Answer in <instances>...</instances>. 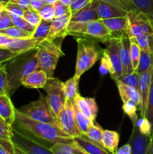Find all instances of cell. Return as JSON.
<instances>
[{"mask_svg": "<svg viewBox=\"0 0 153 154\" xmlns=\"http://www.w3.org/2000/svg\"><path fill=\"white\" fill-rule=\"evenodd\" d=\"M14 125L21 130L26 131L37 138L55 144V143H70L74 138L64 133L58 124L38 121L28 117L16 109V116Z\"/></svg>", "mask_w": 153, "mask_h": 154, "instance_id": "obj_1", "label": "cell"}, {"mask_svg": "<svg viewBox=\"0 0 153 154\" xmlns=\"http://www.w3.org/2000/svg\"><path fill=\"white\" fill-rule=\"evenodd\" d=\"M38 68L37 52L33 49L28 52L18 54L6 63L9 96H11L16 90L22 86L24 78L37 70Z\"/></svg>", "mask_w": 153, "mask_h": 154, "instance_id": "obj_2", "label": "cell"}, {"mask_svg": "<svg viewBox=\"0 0 153 154\" xmlns=\"http://www.w3.org/2000/svg\"><path fill=\"white\" fill-rule=\"evenodd\" d=\"M56 40V38L44 39L35 48L38 61V69L44 71L48 78L53 77L58 60L64 56L62 50V40L59 42Z\"/></svg>", "mask_w": 153, "mask_h": 154, "instance_id": "obj_3", "label": "cell"}, {"mask_svg": "<svg viewBox=\"0 0 153 154\" xmlns=\"http://www.w3.org/2000/svg\"><path fill=\"white\" fill-rule=\"evenodd\" d=\"M77 55H76L75 73L74 76L80 78L81 75L91 69L100 59L104 50L100 49L91 39L77 38Z\"/></svg>", "mask_w": 153, "mask_h": 154, "instance_id": "obj_4", "label": "cell"}, {"mask_svg": "<svg viewBox=\"0 0 153 154\" xmlns=\"http://www.w3.org/2000/svg\"><path fill=\"white\" fill-rule=\"evenodd\" d=\"M67 32L70 35H86L93 38L100 39L102 42L111 35L110 30L100 19L88 23L70 21L68 26Z\"/></svg>", "mask_w": 153, "mask_h": 154, "instance_id": "obj_5", "label": "cell"}, {"mask_svg": "<svg viewBox=\"0 0 153 154\" xmlns=\"http://www.w3.org/2000/svg\"><path fill=\"white\" fill-rule=\"evenodd\" d=\"M43 89L46 93V102L54 115L57 117L67 101L64 91V82L54 77L48 78Z\"/></svg>", "mask_w": 153, "mask_h": 154, "instance_id": "obj_6", "label": "cell"}, {"mask_svg": "<svg viewBox=\"0 0 153 154\" xmlns=\"http://www.w3.org/2000/svg\"><path fill=\"white\" fill-rule=\"evenodd\" d=\"M19 110L34 120L58 124L56 117L51 111L46 97H44L43 96H40L38 99L30 102Z\"/></svg>", "mask_w": 153, "mask_h": 154, "instance_id": "obj_7", "label": "cell"}, {"mask_svg": "<svg viewBox=\"0 0 153 154\" xmlns=\"http://www.w3.org/2000/svg\"><path fill=\"white\" fill-rule=\"evenodd\" d=\"M127 17L128 22L124 33L128 37H136L142 34H153V24L145 14L135 9L128 12Z\"/></svg>", "mask_w": 153, "mask_h": 154, "instance_id": "obj_8", "label": "cell"}, {"mask_svg": "<svg viewBox=\"0 0 153 154\" xmlns=\"http://www.w3.org/2000/svg\"><path fill=\"white\" fill-rule=\"evenodd\" d=\"M12 138L14 144L28 154H55L51 150L50 147L48 148L40 143L34 141L18 128L12 126Z\"/></svg>", "mask_w": 153, "mask_h": 154, "instance_id": "obj_9", "label": "cell"}, {"mask_svg": "<svg viewBox=\"0 0 153 154\" xmlns=\"http://www.w3.org/2000/svg\"><path fill=\"white\" fill-rule=\"evenodd\" d=\"M56 119L58 126L70 137L74 138L82 135L75 120L72 101L67 99L65 105L58 114Z\"/></svg>", "mask_w": 153, "mask_h": 154, "instance_id": "obj_10", "label": "cell"}, {"mask_svg": "<svg viewBox=\"0 0 153 154\" xmlns=\"http://www.w3.org/2000/svg\"><path fill=\"white\" fill-rule=\"evenodd\" d=\"M104 41L107 42V47L105 48L104 51L109 60V74L112 79L115 81H118L123 76L122 66L118 51V38L116 36L110 35Z\"/></svg>", "mask_w": 153, "mask_h": 154, "instance_id": "obj_11", "label": "cell"}, {"mask_svg": "<svg viewBox=\"0 0 153 154\" xmlns=\"http://www.w3.org/2000/svg\"><path fill=\"white\" fill-rule=\"evenodd\" d=\"M153 71V65L146 72L140 74L138 78V90L140 96V111L141 117H145L146 112L147 103H148V93H149L150 84H151L152 75Z\"/></svg>", "mask_w": 153, "mask_h": 154, "instance_id": "obj_12", "label": "cell"}, {"mask_svg": "<svg viewBox=\"0 0 153 154\" xmlns=\"http://www.w3.org/2000/svg\"><path fill=\"white\" fill-rule=\"evenodd\" d=\"M151 135H144L140 132L136 124L133 125V130L130 135L128 144L130 145V154H147Z\"/></svg>", "mask_w": 153, "mask_h": 154, "instance_id": "obj_13", "label": "cell"}, {"mask_svg": "<svg viewBox=\"0 0 153 154\" xmlns=\"http://www.w3.org/2000/svg\"><path fill=\"white\" fill-rule=\"evenodd\" d=\"M118 38V51L123 69V75L134 72L130 57V41L125 33L116 36Z\"/></svg>", "mask_w": 153, "mask_h": 154, "instance_id": "obj_14", "label": "cell"}, {"mask_svg": "<svg viewBox=\"0 0 153 154\" xmlns=\"http://www.w3.org/2000/svg\"><path fill=\"white\" fill-rule=\"evenodd\" d=\"M44 39L36 38H13L9 42L5 48L16 54L28 52L33 49Z\"/></svg>", "mask_w": 153, "mask_h": 154, "instance_id": "obj_15", "label": "cell"}, {"mask_svg": "<svg viewBox=\"0 0 153 154\" xmlns=\"http://www.w3.org/2000/svg\"><path fill=\"white\" fill-rule=\"evenodd\" d=\"M71 13H69L64 16L55 17L50 23L49 34L46 38H64L66 35H68L67 28L70 23Z\"/></svg>", "mask_w": 153, "mask_h": 154, "instance_id": "obj_16", "label": "cell"}, {"mask_svg": "<svg viewBox=\"0 0 153 154\" xmlns=\"http://www.w3.org/2000/svg\"><path fill=\"white\" fill-rule=\"evenodd\" d=\"M74 101L76 102L81 111L93 121H95L98 108L94 98H86L81 96L79 93L76 95Z\"/></svg>", "mask_w": 153, "mask_h": 154, "instance_id": "obj_17", "label": "cell"}, {"mask_svg": "<svg viewBox=\"0 0 153 154\" xmlns=\"http://www.w3.org/2000/svg\"><path fill=\"white\" fill-rule=\"evenodd\" d=\"M15 116L16 108L12 103L10 96L8 93L0 94V117L12 126L14 123Z\"/></svg>", "mask_w": 153, "mask_h": 154, "instance_id": "obj_18", "label": "cell"}, {"mask_svg": "<svg viewBox=\"0 0 153 154\" xmlns=\"http://www.w3.org/2000/svg\"><path fill=\"white\" fill-rule=\"evenodd\" d=\"M96 13L100 20L109 19L117 17L126 16L128 13L118 10L110 4L104 2L100 0H93Z\"/></svg>", "mask_w": 153, "mask_h": 154, "instance_id": "obj_19", "label": "cell"}, {"mask_svg": "<svg viewBox=\"0 0 153 154\" xmlns=\"http://www.w3.org/2000/svg\"><path fill=\"white\" fill-rule=\"evenodd\" d=\"M98 19V16L94 8V2L92 0L86 6L72 14L70 21L76 23H88Z\"/></svg>", "mask_w": 153, "mask_h": 154, "instance_id": "obj_20", "label": "cell"}, {"mask_svg": "<svg viewBox=\"0 0 153 154\" xmlns=\"http://www.w3.org/2000/svg\"><path fill=\"white\" fill-rule=\"evenodd\" d=\"M47 78V75L44 71L37 69L24 78L22 81V86L30 89L44 88Z\"/></svg>", "mask_w": 153, "mask_h": 154, "instance_id": "obj_21", "label": "cell"}, {"mask_svg": "<svg viewBox=\"0 0 153 154\" xmlns=\"http://www.w3.org/2000/svg\"><path fill=\"white\" fill-rule=\"evenodd\" d=\"M74 141L88 154H112L106 148L93 142L84 135L74 138Z\"/></svg>", "mask_w": 153, "mask_h": 154, "instance_id": "obj_22", "label": "cell"}, {"mask_svg": "<svg viewBox=\"0 0 153 154\" xmlns=\"http://www.w3.org/2000/svg\"><path fill=\"white\" fill-rule=\"evenodd\" d=\"M115 82L116 84L120 98H121L123 103L128 100H132L136 102L140 106V96L138 89L127 85V84H124L120 81H116Z\"/></svg>", "mask_w": 153, "mask_h": 154, "instance_id": "obj_23", "label": "cell"}, {"mask_svg": "<svg viewBox=\"0 0 153 154\" xmlns=\"http://www.w3.org/2000/svg\"><path fill=\"white\" fill-rule=\"evenodd\" d=\"M102 21L106 25V26L110 30L111 35L118 36L124 33L128 20L126 15V16L104 19L102 20Z\"/></svg>", "mask_w": 153, "mask_h": 154, "instance_id": "obj_24", "label": "cell"}, {"mask_svg": "<svg viewBox=\"0 0 153 154\" xmlns=\"http://www.w3.org/2000/svg\"><path fill=\"white\" fill-rule=\"evenodd\" d=\"M50 149L55 154H88L74 141L70 143H55Z\"/></svg>", "mask_w": 153, "mask_h": 154, "instance_id": "obj_25", "label": "cell"}, {"mask_svg": "<svg viewBox=\"0 0 153 154\" xmlns=\"http://www.w3.org/2000/svg\"><path fill=\"white\" fill-rule=\"evenodd\" d=\"M119 143V135L117 132L104 129L102 135V144L112 154L115 153Z\"/></svg>", "mask_w": 153, "mask_h": 154, "instance_id": "obj_26", "label": "cell"}, {"mask_svg": "<svg viewBox=\"0 0 153 154\" xmlns=\"http://www.w3.org/2000/svg\"><path fill=\"white\" fill-rule=\"evenodd\" d=\"M72 104H73V108H74V112L75 116V120H76V125L80 131L82 135H85L86 132L88 131V128L94 123V121L92 120L88 117H87L82 111L80 110L78 108L77 105L74 101H72Z\"/></svg>", "mask_w": 153, "mask_h": 154, "instance_id": "obj_27", "label": "cell"}, {"mask_svg": "<svg viewBox=\"0 0 153 154\" xmlns=\"http://www.w3.org/2000/svg\"><path fill=\"white\" fill-rule=\"evenodd\" d=\"M79 78L73 76L64 82V91L66 99L68 100L73 101L76 95L78 93V86H79Z\"/></svg>", "mask_w": 153, "mask_h": 154, "instance_id": "obj_28", "label": "cell"}, {"mask_svg": "<svg viewBox=\"0 0 153 154\" xmlns=\"http://www.w3.org/2000/svg\"><path fill=\"white\" fill-rule=\"evenodd\" d=\"M135 8L145 14L153 24V0H131Z\"/></svg>", "mask_w": 153, "mask_h": 154, "instance_id": "obj_29", "label": "cell"}, {"mask_svg": "<svg viewBox=\"0 0 153 154\" xmlns=\"http://www.w3.org/2000/svg\"><path fill=\"white\" fill-rule=\"evenodd\" d=\"M129 41H130V57L132 68L134 71H136L137 69L138 63H139L140 57L141 49L136 42V38L130 37Z\"/></svg>", "mask_w": 153, "mask_h": 154, "instance_id": "obj_30", "label": "cell"}, {"mask_svg": "<svg viewBox=\"0 0 153 154\" xmlns=\"http://www.w3.org/2000/svg\"><path fill=\"white\" fill-rule=\"evenodd\" d=\"M103 132L104 129L98 124L95 123V122H94V123L88 128V131H87L86 133L84 135L86 136L88 139L91 140L93 142L96 143L98 145L103 146V144H102V135H103Z\"/></svg>", "mask_w": 153, "mask_h": 154, "instance_id": "obj_31", "label": "cell"}, {"mask_svg": "<svg viewBox=\"0 0 153 154\" xmlns=\"http://www.w3.org/2000/svg\"><path fill=\"white\" fill-rule=\"evenodd\" d=\"M152 65L153 54H149V53L146 52V51L141 50L140 57L139 63H138V66L136 72L140 75V74L148 70Z\"/></svg>", "mask_w": 153, "mask_h": 154, "instance_id": "obj_32", "label": "cell"}, {"mask_svg": "<svg viewBox=\"0 0 153 154\" xmlns=\"http://www.w3.org/2000/svg\"><path fill=\"white\" fill-rule=\"evenodd\" d=\"M0 34L14 38H31L32 33L21 29L16 26H12L7 29L0 30Z\"/></svg>", "mask_w": 153, "mask_h": 154, "instance_id": "obj_33", "label": "cell"}, {"mask_svg": "<svg viewBox=\"0 0 153 154\" xmlns=\"http://www.w3.org/2000/svg\"><path fill=\"white\" fill-rule=\"evenodd\" d=\"M135 38L142 51L153 54V34H142Z\"/></svg>", "mask_w": 153, "mask_h": 154, "instance_id": "obj_34", "label": "cell"}, {"mask_svg": "<svg viewBox=\"0 0 153 154\" xmlns=\"http://www.w3.org/2000/svg\"><path fill=\"white\" fill-rule=\"evenodd\" d=\"M138 107H139V105L132 100H128L123 103V111L124 112V114L128 116L133 124L136 123V122L138 120L137 114H136Z\"/></svg>", "mask_w": 153, "mask_h": 154, "instance_id": "obj_35", "label": "cell"}, {"mask_svg": "<svg viewBox=\"0 0 153 154\" xmlns=\"http://www.w3.org/2000/svg\"><path fill=\"white\" fill-rule=\"evenodd\" d=\"M100 1L110 4L111 5L114 6L118 10L126 12V13L136 9L131 0H100Z\"/></svg>", "mask_w": 153, "mask_h": 154, "instance_id": "obj_36", "label": "cell"}, {"mask_svg": "<svg viewBox=\"0 0 153 154\" xmlns=\"http://www.w3.org/2000/svg\"><path fill=\"white\" fill-rule=\"evenodd\" d=\"M50 21L42 20L38 26H36L35 29L32 34L31 38H36L46 39L49 34L50 27Z\"/></svg>", "mask_w": 153, "mask_h": 154, "instance_id": "obj_37", "label": "cell"}, {"mask_svg": "<svg viewBox=\"0 0 153 154\" xmlns=\"http://www.w3.org/2000/svg\"><path fill=\"white\" fill-rule=\"evenodd\" d=\"M10 14V17H11L12 22H13L14 25L17 26L18 28L31 33H32L34 30L35 29L36 27L32 25L31 23H29L26 20L24 19L23 17L16 16V15L11 14Z\"/></svg>", "mask_w": 153, "mask_h": 154, "instance_id": "obj_38", "label": "cell"}, {"mask_svg": "<svg viewBox=\"0 0 153 154\" xmlns=\"http://www.w3.org/2000/svg\"><path fill=\"white\" fill-rule=\"evenodd\" d=\"M22 17L29 23H31L32 25L35 27L38 26L42 21V19L40 17V14H39L38 11L34 10L32 8H29L24 11V14Z\"/></svg>", "mask_w": 153, "mask_h": 154, "instance_id": "obj_39", "label": "cell"}, {"mask_svg": "<svg viewBox=\"0 0 153 154\" xmlns=\"http://www.w3.org/2000/svg\"><path fill=\"white\" fill-rule=\"evenodd\" d=\"M145 118H146L150 122L152 126L153 131V71L152 75L151 84H150L149 93H148V103H147V108Z\"/></svg>", "mask_w": 153, "mask_h": 154, "instance_id": "obj_40", "label": "cell"}, {"mask_svg": "<svg viewBox=\"0 0 153 154\" xmlns=\"http://www.w3.org/2000/svg\"><path fill=\"white\" fill-rule=\"evenodd\" d=\"M9 94L8 80L6 64L0 67V94Z\"/></svg>", "mask_w": 153, "mask_h": 154, "instance_id": "obj_41", "label": "cell"}, {"mask_svg": "<svg viewBox=\"0 0 153 154\" xmlns=\"http://www.w3.org/2000/svg\"><path fill=\"white\" fill-rule=\"evenodd\" d=\"M138 78H139V74L136 71H134V72H130V73L124 75L122 77L121 79L118 80V81H122V82L127 84V85H129L130 87H133L134 88L137 89Z\"/></svg>", "mask_w": 153, "mask_h": 154, "instance_id": "obj_42", "label": "cell"}, {"mask_svg": "<svg viewBox=\"0 0 153 154\" xmlns=\"http://www.w3.org/2000/svg\"><path fill=\"white\" fill-rule=\"evenodd\" d=\"M42 20L51 21L55 18V11L54 6L52 5H45L38 11Z\"/></svg>", "mask_w": 153, "mask_h": 154, "instance_id": "obj_43", "label": "cell"}, {"mask_svg": "<svg viewBox=\"0 0 153 154\" xmlns=\"http://www.w3.org/2000/svg\"><path fill=\"white\" fill-rule=\"evenodd\" d=\"M0 154H15V146L11 139L0 138Z\"/></svg>", "mask_w": 153, "mask_h": 154, "instance_id": "obj_44", "label": "cell"}, {"mask_svg": "<svg viewBox=\"0 0 153 154\" xmlns=\"http://www.w3.org/2000/svg\"><path fill=\"white\" fill-rule=\"evenodd\" d=\"M134 124H136L138 126L140 131L142 134L147 135H152V126L150 122L146 118L141 117L140 120L138 119L137 121Z\"/></svg>", "mask_w": 153, "mask_h": 154, "instance_id": "obj_45", "label": "cell"}, {"mask_svg": "<svg viewBox=\"0 0 153 154\" xmlns=\"http://www.w3.org/2000/svg\"><path fill=\"white\" fill-rule=\"evenodd\" d=\"M12 126H9L1 117H0V138L3 139H11Z\"/></svg>", "mask_w": 153, "mask_h": 154, "instance_id": "obj_46", "label": "cell"}, {"mask_svg": "<svg viewBox=\"0 0 153 154\" xmlns=\"http://www.w3.org/2000/svg\"><path fill=\"white\" fill-rule=\"evenodd\" d=\"M14 25L10 13L5 9L0 12V30L4 29Z\"/></svg>", "mask_w": 153, "mask_h": 154, "instance_id": "obj_47", "label": "cell"}, {"mask_svg": "<svg viewBox=\"0 0 153 154\" xmlns=\"http://www.w3.org/2000/svg\"><path fill=\"white\" fill-rule=\"evenodd\" d=\"M18 54L12 52L6 48L0 47V67L3 65L6 64L8 61L14 58Z\"/></svg>", "mask_w": 153, "mask_h": 154, "instance_id": "obj_48", "label": "cell"}, {"mask_svg": "<svg viewBox=\"0 0 153 154\" xmlns=\"http://www.w3.org/2000/svg\"><path fill=\"white\" fill-rule=\"evenodd\" d=\"M53 6L54 11H55V17H58L64 16V15L68 14L71 13L70 6L62 4L58 0L53 5Z\"/></svg>", "mask_w": 153, "mask_h": 154, "instance_id": "obj_49", "label": "cell"}, {"mask_svg": "<svg viewBox=\"0 0 153 154\" xmlns=\"http://www.w3.org/2000/svg\"><path fill=\"white\" fill-rule=\"evenodd\" d=\"M4 9L9 12L10 14L16 16H23L24 9L18 6L17 5L12 4V3H4Z\"/></svg>", "mask_w": 153, "mask_h": 154, "instance_id": "obj_50", "label": "cell"}, {"mask_svg": "<svg viewBox=\"0 0 153 154\" xmlns=\"http://www.w3.org/2000/svg\"><path fill=\"white\" fill-rule=\"evenodd\" d=\"M99 71L100 73L102 75H106V73H109L110 71V64L109 60H108V57L106 56V53H105L104 50L103 53H102L101 58H100V66L99 67Z\"/></svg>", "mask_w": 153, "mask_h": 154, "instance_id": "obj_51", "label": "cell"}, {"mask_svg": "<svg viewBox=\"0 0 153 154\" xmlns=\"http://www.w3.org/2000/svg\"><path fill=\"white\" fill-rule=\"evenodd\" d=\"M92 1V0H73L70 5L71 14L80 10L81 8L89 4Z\"/></svg>", "mask_w": 153, "mask_h": 154, "instance_id": "obj_52", "label": "cell"}, {"mask_svg": "<svg viewBox=\"0 0 153 154\" xmlns=\"http://www.w3.org/2000/svg\"><path fill=\"white\" fill-rule=\"evenodd\" d=\"M7 3L17 5L24 10H26V9L31 8L30 7V0H8Z\"/></svg>", "mask_w": 153, "mask_h": 154, "instance_id": "obj_53", "label": "cell"}, {"mask_svg": "<svg viewBox=\"0 0 153 154\" xmlns=\"http://www.w3.org/2000/svg\"><path fill=\"white\" fill-rule=\"evenodd\" d=\"M45 5L44 0H30V7L37 11H39Z\"/></svg>", "mask_w": 153, "mask_h": 154, "instance_id": "obj_54", "label": "cell"}, {"mask_svg": "<svg viewBox=\"0 0 153 154\" xmlns=\"http://www.w3.org/2000/svg\"><path fill=\"white\" fill-rule=\"evenodd\" d=\"M131 153V148H130V145L128 143V144H124L123 146H122L121 147H119L118 149H117L116 151L115 152L114 154H130Z\"/></svg>", "mask_w": 153, "mask_h": 154, "instance_id": "obj_55", "label": "cell"}, {"mask_svg": "<svg viewBox=\"0 0 153 154\" xmlns=\"http://www.w3.org/2000/svg\"><path fill=\"white\" fill-rule=\"evenodd\" d=\"M147 154H153V131L151 135V139H150L149 144H148Z\"/></svg>", "mask_w": 153, "mask_h": 154, "instance_id": "obj_56", "label": "cell"}, {"mask_svg": "<svg viewBox=\"0 0 153 154\" xmlns=\"http://www.w3.org/2000/svg\"><path fill=\"white\" fill-rule=\"evenodd\" d=\"M15 154H28V153H26L25 151L21 150L20 148H19V147H16V146H15Z\"/></svg>", "mask_w": 153, "mask_h": 154, "instance_id": "obj_57", "label": "cell"}, {"mask_svg": "<svg viewBox=\"0 0 153 154\" xmlns=\"http://www.w3.org/2000/svg\"><path fill=\"white\" fill-rule=\"evenodd\" d=\"M58 1H60L62 3V4L65 5L70 6L73 0H58Z\"/></svg>", "mask_w": 153, "mask_h": 154, "instance_id": "obj_58", "label": "cell"}, {"mask_svg": "<svg viewBox=\"0 0 153 154\" xmlns=\"http://www.w3.org/2000/svg\"><path fill=\"white\" fill-rule=\"evenodd\" d=\"M58 0H44V2L46 5H53Z\"/></svg>", "mask_w": 153, "mask_h": 154, "instance_id": "obj_59", "label": "cell"}, {"mask_svg": "<svg viewBox=\"0 0 153 154\" xmlns=\"http://www.w3.org/2000/svg\"><path fill=\"white\" fill-rule=\"evenodd\" d=\"M4 9V2H0V12Z\"/></svg>", "mask_w": 153, "mask_h": 154, "instance_id": "obj_60", "label": "cell"}, {"mask_svg": "<svg viewBox=\"0 0 153 154\" xmlns=\"http://www.w3.org/2000/svg\"><path fill=\"white\" fill-rule=\"evenodd\" d=\"M8 1V0H0V2H4V3H6Z\"/></svg>", "mask_w": 153, "mask_h": 154, "instance_id": "obj_61", "label": "cell"}]
</instances>
